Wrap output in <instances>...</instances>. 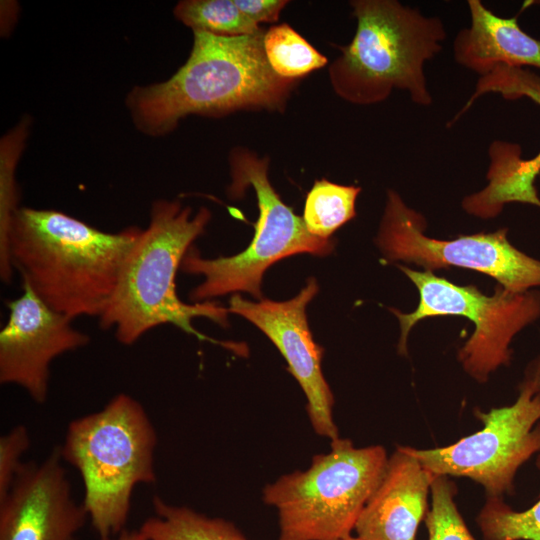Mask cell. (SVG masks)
Returning <instances> with one entry per match:
<instances>
[{
	"label": "cell",
	"mask_w": 540,
	"mask_h": 540,
	"mask_svg": "<svg viewBox=\"0 0 540 540\" xmlns=\"http://www.w3.org/2000/svg\"><path fill=\"white\" fill-rule=\"evenodd\" d=\"M253 35L193 32L186 62L167 80L135 86L125 104L138 131L165 136L187 116L223 117L241 110L283 112L298 80L278 76Z\"/></svg>",
	"instance_id": "cell-1"
},
{
	"label": "cell",
	"mask_w": 540,
	"mask_h": 540,
	"mask_svg": "<svg viewBox=\"0 0 540 540\" xmlns=\"http://www.w3.org/2000/svg\"><path fill=\"white\" fill-rule=\"evenodd\" d=\"M141 230L105 232L61 211L19 207L8 253L23 281L50 308L72 320L99 317Z\"/></svg>",
	"instance_id": "cell-2"
},
{
	"label": "cell",
	"mask_w": 540,
	"mask_h": 540,
	"mask_svg": "<svg viewBox=\"0 0 540 540\" xmlns=\"http://www.w3.org/2000/svg\"><path fill=\"white\" fill-rule=\"evenodd\" d=\"M210 219L211 212L205 207L192 215V209L178 201L156 200L149 224L130 250L114 292L98 317L99 326L113 330L117 341L126 346L165 324L205 339L192 326L196 317L226 327L228 308L211 301L187 304L176 292L181 262Z\"/></svg>",
	"instance_id": "cell-3"
},
{
	"label": "cell",
	"mask_w": 540,
	"mask_h": 540,
	"mask_svg": "<svg viewBox=\"0 0 540 540\" xmlns=\"http://www.w3.org/2000/svg\"><path fill=\"white\" fill-rule=\"evenodd\" d=\"M157 442L145 408L126 393L68 424L59 452L81 476L82 503L100 540L124 531L135 488L156 482Z\"/></svg>",
	"instance_id": "cell-4"
},
{
	"label": "cell",
	"mask_w": 540,
	"mask_h": 540,
	"mask_svg": "<svg viewBox=\"0 0 540 540\" xmlns=\"http://www.w3.org/2000/svg\"><path fill=\"white\" fill-rule=\"evenodd\" d=\"M356 31L328 69L334 92L356 105L385 101L393 90L407 91L415 104L428 106L425 63L439 54L444 24L395 0L350 1Z\"/></svg>",
	"instance_id": "cell-5"
},
{
	"label": "cell",
	"mask_w": 540,
	"mask_h": 540,
	"mask_svg": "<svg viewBox=\"0 0 540 540\" xmlns=\"http://www.w3.org/2000/svg\"><path fill=\"white\" fill-rule=\"evenodd\" d=\"M389 456L381 445L356 447L348 438L331 441L305 470L280 476L262 491L277 511V540H341L378 487Z\"/></svg>",
	"instance_id": "cell-6"
},
{
	"label": "cell",
	"mask_w": 540,
	"mask_h": 540,
	"mask_svg": "<svg viewBox=\"0 0 540 540\" xmlns=\"http://www.w3.org/2000/svg\"><path fill=\"white\" fill-rule=\"evenodd\" d=\"M228 159L232 178L228 195L240 198L250 186L255 191L259 209L255 235L250 245L234 256L207 259L193 247L188 250L180 269L204 278L190 294L194 303L237 292H248L261 299L263 274L273 263L301 253L323 256L334 248L331 239L312 235L303 217L281 200L268 178L267 156L235 147Z\"/></svg>",
	"instance_id": "cell-7"
},
{
	"label": "cell",
	"mask_w": 540,
	"mask_h": 540,
	"mask_svg": "<svg viewBox=\"0 0 540 540\" xmlns=\"http://www.w3.org/2000/svg\"><path fill=\"white\" fill-rule=\"evenodd\" d=\"M419 291L415 311H391L400 322L398 353L407 355V338L420 320L436 316H463L475 325L474 333L458 352L463 369L479 383L500 366L510 364L512 339L540 317V291L514 293L498 286L493 295L473 285L459 286L431 271L398 265Z\"/></svg>",
	"instance_id": "cell-8"
},
{
	"label": "cell",
	"mask_w": 540,
	"mask_h": 540,
	"mask_svg": "<svg viewBox=\"0 0 540 540\" xmlns=\"http://www.w3.org/2000/svg\"><path fill=\"white\" fill-rule=\"evenodd\" d=\"M483 428L437 448L405 446L435 476L466 477L480 484L487 498L512 494L519 468L540 454V396L526 381L516 401L488 412L475 410Z\"/></svg>",
	"instance_id": "cell-9"
},
{
	"label": "cell",
	"mask_w": 540,
	"mask_h": 540,
	"mask_svg": "<svg viewBox=\"0 0 540 540\" xmlns=\"http://www.w3.org/2000/svg\"><path fill=\"white\" fill-rule=\"evenodd\" d=\"M425 219L400 195L388 190L376 244L388 261H404L426 271L452 266L494 278L506 290L523 293L540 286V261L515 248L507 229L438 240L424 234Z\"/></svg>",
	"instance_id": "cell-10"
},
{
	"label": "cell",
	"mask_w": 540,
	"mask_h": 540,
	"mask_svg": "<svg viewBox=\"0 0 540 540\" xmlns=\"http://www.w3.org/2000/svg\"><path fill=\"white\" fill-rule=\"evenodd\" d=\"M0 331V383L22 388L37 404L49 393L50 366L59 356L86 346L90 338L72 319L50 308L23 281L21 296L7 302Z\"/></svg>",
	"instance_id": "cell-11"
},
{
	"label": "cell",
	"mask_w": 540,
	"mask_h": 540,
	"mask_svg": "<svg viewBox=\"0 0 540 540\" xmlns=\"http://www.w3.org/2000/svg\"><path fill=\"white\" fill-rule=\"evenodd\" d=\"M317 292V282L310 278L299 294L288 301L251 302L234 294L228 311L252 322L277 347L306 396L307 415L314 432L332 441L339 438L333 415L334 395L321 369L324 349L314 341L305 313L306 305Z\"/></svg>",
	"instance_id": "cell-12"
},
{
	"label": "cell",
	"mask_w": 540,
	"mask_h": 540,
	"mask_svg": "<svg viewBox=\"0 0 540 540\" xmlns=\"http://www.w3.org/2000/svg\"><path fill=\"white\" fill-rule=\"evenodd\" d=\"M87 520L59 448L41 461L24 462L0 499V540H76Z\"/></svg>",
	"instance_id": "cell-13"
},
{
	"label": "cell",
	"mask_w": 540,
	"mask_h": 540,
	"mask_svg": "<svg viewBox=\"0 0 540 540\" xmlns=\"http://www.w3.org/2000/svg\"><path fill=\"white\" fill-rule=\"evenodd\" d=\"M434 477L405 446H398L356 523V536L362 540H416L428 512Z\"/></svg>",
	"instance_id": "cell-14"
},
{
	"label": "cell",
	"mask_w": 540,
	"mask_h": 540,
	"mask_svg": "<svg viewBox=\"0 0 540 540\" xmlns=\"http://www.w3.org/2000/svg\"><path fill=\"white\" fill-rule=\"evenodd\" d=\"M470 26L453 42L457 63L484 76L496 66L540 68V40L527 34L516 17L504 18L480 0H468Z\"/></svg>",
	"instance_id": "cell-15"
},
{
	"label": "cell",
	"mask_w": 540,
	"mask_h": 540,
	"mask_svg": "<svg viewBox=\"0 0 540 540\" xmlns=\"http://www.w3.org/2000/svg\"><path fill=\"white\" fill-rule=\"evenodd\" d=\"M490 164L487 186L466 196L463 209L480 218H493L501 213L505 204L520 202L540 208L536 179L526 169L521 146L503 140H494L488 149Z\"/></svg>",
	"instance_id": "cell-16"
},
{
	"label": "cell",
	"mask_w": 540,
	"mask_h": 540,
	"mask_svg": "<svg viewBox=\"0 0 540 540\" xmlns=\"http://www.w3.org/2000/svg\"><path fill=\"white\" fill-rule=\"evenodd\" d=\"M152 507L153 515L139 528L149 540H249L228 520L168 503L158 495Z\"/></svg>",
	"instance_id": "cell-17"
},
{
	"label": "cell",
	"mask_w": 540,
	"mask_h": 540,
	"mask_svg": "<svg viewBox=\"0 0 540 540\" xmlns=\"http://www.w3.org/2000/svg\"><path fill=\"white\" fill-rule=\"evenodd\" d=\"M361 188L339 185L321 179L307 194L303 220L308 231L317 237L330 236L355 215V202Z\"/></svg>",
	"instance_id": "cell-18"
},
{
	"label": "cell",
	"mask_w": 540,
	"mask_h": 540,
	"mask_svg": "<svg viewBox=\"0 0 540 540\" xmlns=\"http://www.w3.org/2000/svg\"><path fill=\"white\" fill-rule=\"evenodd\" d=\"M264 51L272 70L285 79L298 80L328 63L327 57L287 23L266 30Z\"/></svg>",
	"instance_id": "cell-19"
},
{
	"label": "cell",
	"mask_w": 540,
	"mask_h": 540,
	"mask_svg": "<svg viewBox=\"0 0 540 540\" xmlns=\"http://www.w3.org/2000/svg\"><path fill=\"white\" fill-rule=\"evenodd\" d=\"M30 123L23 119L1 141L0 158V277L9 284L14 267L8 253V232L14 213L19 208L15 183V167L24 147Z\"/></svg>",
	"instance_id": "cell-20"
},
{
	"label": "cell",
	"mask_w": 540,
	"mask_h": 540,
	"mask_svg": "<svg viewBox=\"0 0 540 540\" xmlns=\"http://www.w3.org/2000/svg\"><path fill=\"white\" fill-rule=\"evenodd\" d=\"M174 17L192 31L218 36H244L263 28L249 20L234 0H182L173 9Z\"/></svg>",
	"instance_id": "cell-21"
},
{
	"label": "cell",
	"mask_w": 540,
	"mask_h": 540,
	"mask_svg": "<svg viewBox=\"0 0 540 540\" xmlns=\"http://www.w3.org/2000/svg\"><path fill=\"white\" fill-rule=\"evenodd\" d=\"M535 465L540 471V454ZM476 523L484 540H540V496L522 511L512 509L503 499L487 498Z\"/></svg>",
	"instance_id": "cell-22"
},
{
	"label": "cell",
	"mask_w": 540,
	"mask_h": 540,
	"mask_svg": "<svg viewBox=\"0 0 540 540\" xmlns=\"http://www.w3.org/2000/svg\"><path fill=\"white\" fill-rule=\"evenodd\" d=\"M430 494L431 508L425 517L428 540H476L455 502L454 482L448 476H435Z\"/></svg>",
	"instance_id": "cell-23"
},
{
	"label": "cell",
	"mask_w": 540,
	"mask_h": 540,
	"mask_svg": "<svg viewBox=\"0 0 540 540\" xmlns=\"http://www.w3.org/2000/svg\"><path fill=\"white\" fill-rule=\"evenodd\" d=\"M486 93L500 94L506 100L527 97L540 105V75L520 67L499 65L479 78L468 104L472 105L478 97ZM527 160L529 167L539 175L540 151Z\"/></svg>",
	"instance_id": "cell-24"
},
{
	"label": "cell",
	"mask_w": 540,
	"mask_h": 540,
	"mask_svg": "<svg viewBox=\"0 0 540 540\" xmlns=\"http://www.w3.org/2000/svg\"><path fill=\"white\" fill-rule=\"evenodd\" d=\"M31 438L27 427L18 424L0 437V499L9 491L29 449Z\"/></svg>",
	"instance_id": "cell-25"
},
{
	"label": "cell",
	"mask_w": 540,
	"mask_h": 540,
	"mask_svg": "<svg viewBox=\"0 0 540 540\" xmlns=\"http://www.w3.org/2000/svg\"><path fill=\"white\" fill-rule=\"evenodd\" d=\"M238 9L253 23L277 22L281 11L287 6L286 0H234Z\"/></svg>",
	"instance_id": "cell-26"
},
{
	"label": "cell",
	"mask_w": 540,
	"mask_h": 540,
	"mask_svg": "<svg viewBox=\"0 0 540 540\" xmlns=\"http://www.w3.org/2000/svg\"><path fill=\"white\" fill-rule=\"evenodd\" d=\"M523 380L529 383L540 396V356L528 364Z\"/></svg>",
	"instance_id": "cell-27"
},
{
	"label": "cell",
	"mask_w": 540,
	"mask_h": 540,
	"mask_svg": "<svg viewBox=\"0 0 540 540\" xmlns=\"http://www.w3.org/2000/svg\"><path fill=\"white\" fill-rule=\"evenodd\" d=\"M114 540H149L139 529L133 531L124 530Z\"/></svg>",
	"instance_id": "cell-28"
},
{
	"label": "cell",
	"mask_w": 540,
	"mask_h": 540,
	"mask_svg": "<svg viewBox=\"0 0 540 540\" xmlns=\"http://www.w3.org/2000/svg\"><path fill=\"white\" fill-rule=\"evenodd\" d=\"M341 540H362V539L359 538L358 536L351 535V536H349V537H347L345 539H341Z\"/></svg>",
	"instance_id": "cell-29"
}]
</instances>
